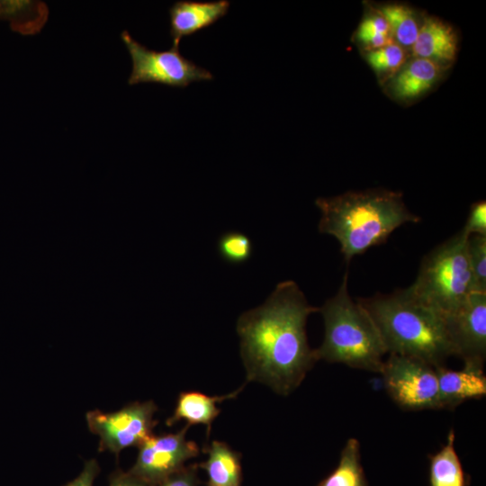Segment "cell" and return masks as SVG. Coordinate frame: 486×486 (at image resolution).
Returning a JSON list of instances; mask_svg holds the SVG:
<instances>
[{
    "label": "cell",
    "instance_id": "6da1fadb",
    "mask_svg": "<svg viewBox=\"0 0 486 486\" xmlns=\"http://www.w3.org/2000/svg\"><path fill=\"white\" fill-rule=\"evenodd\" d=\"M319 311L310 305L297 284H278L260 306L237 321L240 354L248 382L266 384L288 395L317 361L306 334L308 317Z\"/></svg>",
    "mask_w": 486,
    "mask_h": 486
},
{
    "label": "cell",
    "instance_id": "7a4b0ae2",
    "mask_svg": "<svg viewBox=\"0 0 486 486\" xmlns=\"http://www.w3.org/2000/svg\"><path fill=\"white\" fill-rule=\"evenodd\" d=\"M315 202L321 212L319 231L336 238L347 263L384 243L400 226L420 220L392 191L348 192Z\"/></svg>",
    "mask_w": 486,
    "mask_h": 486
},
{
    "label": "cell",
    "instance_id": "3957f363",
    "mask_svg": "<svg viewBox=\"0 0 486 486\" xmlns=\"http://www.w3.org/2000/svg\"><path fill=\"white\" fill-rule=\"evenodd\" d=\"M357 301L376 325L387 353L417 358L434 367L444 365L454 355L444 316L410 286Z\"/></svg>",
    "mask_w": 486,
    "mask_h": 486
},
{
    "label": "cell",
    "instance_id": "277c9868",
    "mask_svg": "<svg viewBox=\"0 0 486 486\" xmlns=\"http://www.w3.org/2000/svg\"><path fill=\"white\" fill-rule=\"evenodd\" d=\"M319 311L325 332L320 346L314 349L316 359L380 374L387 350L369 313L349 295L347 273Z\"/></svg>",
    "mask_w": 486,
    "mask_h": 486
},
{
    "label": "cell",
    "instance_id": "5b68a950",
    "mask_svg": "<svg viewBox=\"0 0 486 486\" xmlns=\"http://www.w3.org/2000/svg\"><path fill=\"white\" fill-rule=\"evenodd\" d=\"M467 237L458 233L427 254L410 286L422 302L443 316L476 292L467 254Z\"/></svg>",
    "mask_w": 486,
    "mask_h": 486
},
{
    "label": "cell",
    "instance_id": "8992f818",
    "mask_svg": "<svg viewBox=\"0 0 486 486\" xmlns=\"http://www.w3.org/2000/svg\"><path fill=\"white\" fill-rule=\"evenodd\" d=\"M121 39L132 62L128 84L155 83L172 87H186L193 82L213 79L212 73L184 58L179 47L166 50L148 49L123 31Z\"/></svg>",
    "mask_w": 486,
    "mask_h": 486
},
{
    "label": "cell",
    "instance_id": "52a82bcc",
    "mask_svg": "<svg viewBox=\"0 0 486 486\" xmlns=\"http://www.w3.org/2000/svg\"><path fill=\"white\" fill-rule=\"evenodd\" d=\"M393 401L408 410H442L436 367L417 358L390 354L380 373Z\"/></svg>",
    "mask_w": 486,
    "mask_h": 486
},
{
    "label": "cell",
    "instance_id": "ba28073f",
    "mask_svg": "<svg viewBox=\"0 0 486 486\" xmlns=\"http://www.w3.org/2000/svg\"><path fill=\"white\" fill-rule=\"evenodd\" d=\"M158 408L152 400L131 402L119 410H89L86 415L89 430L99 436V452L118 455L125 448L139 447L153 435Z\"/></svg>",
    "mask_w": 486,
    "mask_h": 486
},
{
    "label": "cell",
    "instance_id": "9c48e42d",
    "mask_svg": "<svg viewBox=\"0 0 486 486\" xmlns=\"http://www.w3.org/2000/svg\"><path fill=\"white\" fill-rule=\"evenodd\" d=\"M186 425L176 433L152 435L139 448L132 468L129 471L149 485H154L185 466L199 454L198 446L187 440Z\"/></svg>",
    "mask_w": 486,
    "mask_h": 486
},
{
    "label": "cell",
    "instance_id": "30bf717a",
    "mask_svg": "<svg viewBox=\"0 0 486 486\" xmlns=\"http://www.w3.org/2000/svg\"><path fill=\"white\" fill-rule=\"evenodd\" d=\"M454 355L464 364L483 367L486 357V293L473 292L454 311L444 316Z\"/></svg>",
    "mask_w": 486,
    "mask_h": 486
},
{
    "label": "cell",
    "instance_id": "8fae6325",
    "mask_svg": "<svg viewBox=\"0 0 486 486\" xmlns=\"http://www.w3.org/2000/svg\"><path fill=\"white\" fill-rule=\"evenodd\" d=\"M230 6L228 0H180L174 3L168 11L172 45L179 47L182 38L215 23L227 14Z\"/></svg>",
    "mask_w": 486,
    "mask_h": 486
},
{
    "label": "cell",
    "instance_id": "7c38bea8",
    "mask_svg": "<svg viewBox=\"0 0 486 486\" xmlns=\"http://www.w3.org/2000/svg\"><path fill=\"white\" fill-rule=\"evenodd\" d=\"M440 402L443 409L453 410L467 400L486 395V376L483 367L464 364L462 370L436 367Z\"/></svg>",
    "mask_w": 486,
    "mask_h": 486
},
{
    "label": "cell",
    "instance_id": "4fadbf2b",
    "mask_svg": "<svg viewBox=\"0 0 486 486\" xmlns=\"http://www.w3.org/2000/svg\"><path fill=\"white\" fill-rule=\"evenodd\" d=\"M411 50L414 58L428 59L440 66L451 62L457 52L456 33L442 21L425 17Z\"/></svg>",
    "mask_w": 486,
    "mask_h": 486
},
{
    "label": "cell",
    "instance_id": "5bb4252c",
    "mask_svg": "<svg viewBox=\"0 0 486 486\" xmlns=\"http://www.w3.org/2000/svg\"><path fill=\"white\" fill-rule=\"evenodd\" d=\"M242 389L243 387H240L237 391L221 396H209L200 392H183L178 395L175 410L166 424L171 427L184 420L188 426L203 425L210 433L213 420L220 412L217 404L234 399Z\"/></svg>",
    "mask_w": 486,
    "mask_h": 486
},
{
    "label": "cell",
    "instance_id": "9a60e30c",
    "mask_svg": "<svg viewBox=\"0 0 486 486\" xmlns=\"http://www.w3.org/2000/svg\"><path fill=\"white\" fill-rule=\"evenodd\" d=\"M440 75L439 64L428 59L414 58L404 63L394 74L390 88L395 97L410 100L430 89Z\"/></svg>",
    "mask_w": 486,
    "mask_h": 486
},
{
    "label": "cell",
    "instance_id": "2e32d148",
    "mask_svg": "<svg viewBox=\"0 0 486 486\" xmlns=\"http://www.w3.org/2000/svg\"><path fill=\"white\" fill-rule=\"evenodd\" d=\"M207 458L198 466L208 476L207 486H240L242 479L239 454L224 442L214 440L206 448Z\"/></svg>",
    "mask_w": 486,
    "mask_h": 486
},
{
    "label": "cell",
    "instance_id": "e0dca14e",
    "mask_svg": "<svg viewBox=\"0 0 486 486\" xmlns=\"http://www.w3.org/2000/svg\"><path fill=\"white\" fill-rule=\"evenodd\" d=\"M455 434L451 430L446 443L429 457V486H469L454 447Z\"/></svg>",
    "mask_w": 486,
    "mask_h": 486
},
{
    "label": "cell",
    "instance_id": "ac0fdd59",
    "mask_svg": "<svg viewBox=\"0 0 486 486\" xmlns=\"http://www.w3.org/2000/svg\"><path fill=\"white\" fill-rule=\"evenodd\" d=\"M317 486H368L361 464L360 443L356 438L346 441L338 466Z\"/></svg>",
    "mask_w": 486,
    "mask_h": 486
},
{
    "label": "cell",
    "instance_id": "d6986e66",
    "mask_svg": "<svg viewBox=\"0 0 486 486\" xmlns=\"http://www.w3.org/2000/svg\"><path fill=\"white\" fill-rule=\"evenodd\" d=\"M388 22L391 36L400 47L413 46L418 34L419 26L413 11L406 5L384 4L377 11Z\"/></svg>",
    "mask_w": 486,
    "mask_h": 486
},
{
    "label": "cell",
    "instance_id": "ffe728a7",
    "mask_svg": "<svg viewBox=\"0 0 486 486\" xmlns=\"http://www.w3.org/2000/svg\"><path fill=\"white\" fill-rule=\"evenodd\" d=\"M218 251L226 262L240 265L251 257L253 246L251 239L246 234L238 231H229L220 237Z\"/></svg>",
    "mask_w": 486,
    "mask_h": 486
},
{
    "label": "cell",
    "instance_id": "44dd1931",
    "mask_svg": "<svg viewBox=\"0 0 486 486\" xmlns=\"http://www.w3.org/2000/svg\"><path fill=\"white\" fill-rule=\"evenodd\" d=\"M405 50L395 42L366 52L369 65L381 75L395 74L405 63Z\"/></svg>",
    "mask_w": 486,
    "mask_h": 486
},
{
    "label": "cell",
    "instance_id": "7402d4cb",
    "mask_svg": "<svg viewBox=\"0 0 486 486\" xmlns=\"http://www.w3.org/2000/svg\"><path fill=\"white\" fill-rule=\"evenodd\" d=\"M466 247L475 292L486 293V236H469Z\"/></svg>",
    "mask_w": 486,
    "mask_h": 486
},
{
    "label": "cell",
    "instance_id": "603a6c76",
    "mask_svg": "<svg viewBox=\"0 0 486 486\" xmlns=\"http://www.w3.org/2000/svg\"><path fill=\"white\" fill-rule=\"evenodd\" d=\"M461 231L467 238L471 235L486 236L485 201H480L472 205L466 222Z\"/></svg>",
    "mask_w": 486,
    "mask_h": 486
},
{
    "label": "cell",
    "instance_id": "cb8c5ba5",
    "mask_svg": "<svg viewBox=\"0 0 486 486\" xmlns=\"http://www.w3.org/2000/svg\"><path fill=\"white\" fill-rule=\"evenodd\" d=\"M197 473L198 465L190 464L150 486H197L199 482Z\"/></svg>",
    "mask_w": 486,
    "mask_h": 486
},
{
    "label": "cell",
    "instance_id": "d4e9b609",
    "mask_svg": "<svg viewBox=\"0 0 486 486\" xmlns=\"http://www.w3.org/2000/svg\"><path fill=\"white\" fill-rule=\"evenodd\" d=\"M365 34H383L391 36L388 22L379 13L367 16L362 21L357 32V36Z\"/></svg>",
    "mask_w": 486,
    "mask_h": 486
},
{
    "label": "cell",
    "instance_id": "484cf974",
    "mask_svg": "<svg viewBox=\"0 0 486 486\" xmlns=\"http://www.w3.org/2000/svg\"><path fill=\"white\" fill-rule=\"evenodd\" d=\"M99 471L98 463L94 459L88 460L80 474L64 486H93Z\"/></svg>",
    "mask_w": 486,
    "mask_h": 486
},
{
    "label": "cell",
    "instance_id": "4316f807",
    "mask_svg": "<svg viewBox=\"0 0 486 486\" xmlns=\"http://www.w3.org/2000/svg\"><path fill=\"white\" fill-rule=\"evenodd\" d=\"M109 486H150L130 472L117 470L110 478Z\"/></svg>",
    "mask_w": 486,
    "mask_h": 486
}]
</instances>
